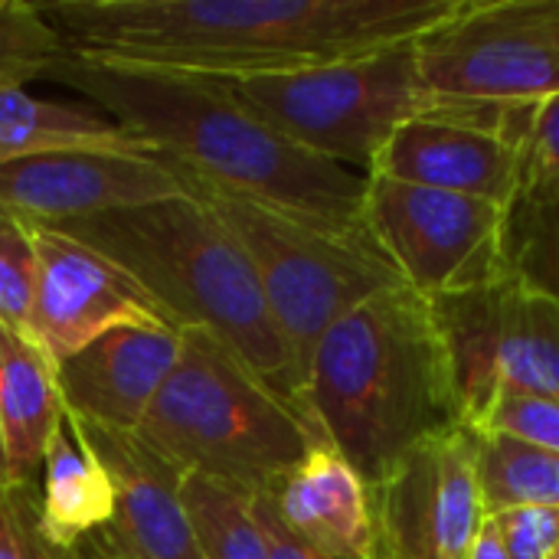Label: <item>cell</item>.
Masks as SVG:
<instances>
[{"label": "cell", "mask_w": 559, "mask_h": 559, "mask_svg": "<svg viewBox=\"0 0 559 559\" xmlns=\"http://www.w3.org/2000/svg\"><path fill=\"white\" fill-rule=\"evenodd\" d=\"M462 0H62L43 13L66 56L206 79L328 66L442 23Z\"/></svg>", "instance_id": "obj_1"}, {"label": "cell", "mask_w": 559, "mask_h": 559, "mask_svg": "<svg viewBox=\"0 0 559 559\" xmlns=\"http://www.w3.org/2000/svg\"><path fill=\"white\" fill-rule=\"evenodd\" d=\"M39 79L82 95L187 183L246 197L334 233H364L367 177L272 128L233 82L79 56Z\"/></svg>", "instance_id": "obj_2"}, {"label": "cell", "mask_w": 559, "mask_h": 559, "mask_svg": "<svg viewBox=\"0 0 559 559\" xmlns=\"http://www.w3.org/2000/svg\"><path fill=\"white\" fill-rule=\"evenodd\" d=\"M301 396L311 429L357 468L367 488L419 445L468 426L432 301L406 282L328 328Z\"/></svg>", "instance_id": "obj_3"}, {"label": "cell", "mask_w": 559, "mask_h": 559, "mask_svg": "<svg viewBox=\"0 0 559 559\" xmlns=\"http://www.w3.org/2000/svg\"><path fill=\"white\" fill-rule=\"evenodd\" d=\"M52 229L121 265L164 308L174 331L193 328L219 337L305 416L288 350L272 324L249 255L203 200L190 193Z\"/></svg>", "instance_id": "obj_4"}, {"label": "cell", "mask_w": 559, "mask_h": 559, "mask_svg": "<svg viewBox=\"0 0 559 559\" xmlns=\"http://www.w3.org/2000/svg\"><path fill=\"white\" fill-rule=\"evenodd\" d=\"M138 436L183 475L249 495L269 491L321 439L233 347L193 328L180 331L177 367Z\"/></svg>", "instance_id": "obj_5"}, {"label": "cell", "mask_w": 559, "mask_h": 559, "mask_svg": "<svg viewBox=\"0 0 559 559\" xmlns=\"http://www.w3.org/2000/svg\"><path fill=\"white\" fill-rule=\"evenodd\" d=\"M187 187L226 223L249 255L298 390L305 393L311 354L328 328L367 298L403 285L400 272L386 262L367 229L334 233L246 197L219 193L203 183Z\"/></svg>", "instance_id": "obj_6"}, {"label": "cell", "mask_w": 559, "mask_h": 559, "mask_svg": "<svg viewBox=\"0 0 559 559\" xmlns=\"http://www.w3.org/2000/svg\"><path fill=\"white\" fill-rule=\"evenodd\" d=\"M233 88L285 138L364 177L390 134L429 111L413 43L298 72L239 79Z\"/></svg>", "instance_id": "obj_7"}, {"label": "cell", "mask_w": 559, "mask_h": 559, "mask_svg": "<svg viewBox=\"0 0 559 559\" xmlns=\"http://www.w3.org/2000/svg\"><path fill=\"white\" fill-rule=\"evenodd\" d=\"M413 52L429 111H531L559 95V0H462Z\"/></svg>", "instance_id": "obj_8"}, {"label": "cell", "mask_w": 559, "mask_h": 559, "mask_svg": "<svg viewBox=\"0 0 559 559\" xmlns=\"http://www.w3.org/2000/svg\"><path fill=\"white\" fill-rule=\"evenodd\" d=\"M508 206L367 177L364 229L423 298H452L498 282L504 269Z\"/></svg>", "instance_id": "obj_9"}, {"label": "cell", "mask_w": 559, "mask_h": 559, "mask_svg": "<svg viewBox=\"0 0 559 559\" xmlns=\"http://www.w3.org/2000/svg\"><path fill=\"white\" fill-rule=\"evenodd\" d=\"M465 419L475 429L501 393L559 400V305L504 272L498 282L436 298Z\"/></svg>", "instance_id": "obj_10"}, {"label": "cell", "mask_w": 559, "mask_h": 559, "mask_svg": "<svg viewBox=\"0 0 559 559\" xmlns=\"http://www.w3.org/2000/svg\"><path fill=\"white\" fill-rule=\"evenodd\" d=\"M485 521L472 426L419 445L370 488L373 559H472Z\"/></svg>", "instance_id": "obj_11"}, {"label": "cell", "mask_w": 559, "mask_h": 559, "mask_svg": "<svg viewBox=\"0 0 559 559\" xmlns=\"http://www.w3.org/2000/svg\"><path fill=\"white\" fill-rule=\"evenodd\" d=\"M531 115L534 108H436L416 115L390 134L370 174L511 206L524 180V134Z\"/></svg>", "instance_id": "obj_12"}, {"label": "cell", "mask_w": 559, "mask_h": 559, "mask_svg": "<svg viewBox=\"0 0 559 559\" xmlns=\"http://www.w3.org/2000/svg\"><path fill=\"white\" fill-rule=\"evenodd\" d=\"M36 252L29 341L56 367L115 328H174L164 308L108 255L29 223Z\"/></svg>", "instance_id": "obj_13"}, {"label": "cell", "mask_w": 559, "mask_h": 559, "mask_svg": "<svg viewBox=\"0 0 559 559\" xmlns=\"http://www.w3.org/2000/svg\"><path fill=\"white\" fill-rule=\"evenodd\" d=\"M174 197H190V187L151 151L72 147L0 167V210L39 226L92 219Z\"/></svg>", "instance_id": "obj_14"}, {"label": "cell", "mask_w": 559, "mask_h": 559, "mask_svg": "<svg viewBox=\"0 0 559 559\" xmlns=\"http://www.w3.org/2000/svg\"><path fill=\"white\" fill-rule=\"evenodd\" d=\"M75 426L98 455L115 495L111 524L98 540L128 559H200L183 508L187 475L138 432H111L82 419Z\"/></svg>", "instance_id": "obj_15"}, {"label": "cell", "mask_w": 559, "mask_h": 559, "mask_svg": "<svg viewBox=\"0 0 559 559\" xmlns=\"http://www.w3.org/2000/svg\"><path fill=\"white\" fill-rule=\"evenodd\" d=\"M177 357L174 328H115L52 370L66 413L98 429L138 432Z\"/></svg>", "instance_id": "obj_16"}, {"label": "cell", "mask_w": 559, "mask_h": 559, "mask_svg": "<svg viewBox=\"0 0 559 559\" xmlns=\"http://www.w3.org/2000/svg\"><path fill=\"white\" fill-rule=\"evenodd\" d=\"M282 524L337 559H373L370 488L328 442L314 439L305 459L262 491Z\"/></svg>", "instance_id": "obj_17"}, {"label": "cell", "mask_w": 559, "mask_h": 559, "mask_svg": "<svg viewBox=\"0 0 559 559\" xmlns=\"http://www.w3.org/2000/svg\"><path fill=\"white\" fill-rule=\"evenodd\" d=\"M36 514L43 537L66 557L98 537L115 514L111 481L69 413L52 429L39 462Z\"/></svg>", "instance_id": "obj_18"}, {"label": "cell", "mask_w": 559, "mask_h": 559, "mask_svg": "<svg viewBox=\"0 0 559 559\" xmlns=\"http://www.w3.org/2000/svg\"><path fill=\"white\" fill-rule=\"evenodd\" d=\"M62 416L66 406L46 354L0 324V442L13 485H36L49 436Z\"/></svg>", "instance_id": "obj_19"}, {"label": "cell", "mask_w": 559, "mask_h": 559, "mask_svg": "<svg viewBox=\"0 0 559 559\" xmlns=\"http://www.w3.org/2000/svg\"><path fill=\"white\" fill-rule=\"evenodd\" d=\"M72 147H118L147 151L108 115L33 95L26 82L0 79V167Z\"/></svg>", "instance_id": "obj_20"}, {"label": "cell", "mask_w": 559, "mask_h": 559, "mask_svg": "<svg viewBox=\"0 0 559 559\" xmlns=\"http://www.w3.org/2000/svg\"><path fill=\"white\" fill-rule=\"evenodd\" d=\"M478 478L488 518L511 508H559L557 452L478 432Z\"/></svg>", "instance_id": "obj_21"}, {"label": "cell", "mask_w": 559, "mask_h": 559, "mask_svg": "<svg viewBox=\"0 0 559 559\" xmlns=\"http://www.w3.org/2000/svg\"><path fill=\"white\" fill-rule=\"evenodd\" d=\"M183 508L200 559H269L255 518V495L213 478L187 475Z\"/></svg>", "instance_id": "obj_22"}, {"label": "cell", "mask_w": 559, "mask_h": 559, "mask_svg": "<svg viewBox=\"0 0 559 559\" xmlns=\"http://www.w3.org/2000/svg\"><path fill=\"white\" fill-rule=\"evenodd\" d=\"M504 269L559 305V193L521 183L504 216Z\"/></svg>", "instance_id": "obj_23"}, {"label": "cell", "mask_w": 559, "mask_h": 559, "mask_svg": "<svg viewBox=\"0 0 559 559\" xmlns=\"http://www.w3.org/2000/svg\"><path fill=\"white\" fill-rule=\"evenodd\" d=\"M62 56V36L43 13V3L0 0V79H39Z\"/></svg>", "instance_id": "obj_24"}, {"label": "cell", "mask_w": 559, "mask_h": 559, "mask_svg": "<svg viewBox=\"0 0 559 559\" xmlns=\"http://www.w3.org/2000/svg\"><path fill=\"white\" fill-rule=\"evenodd\" d=\"M36 252L29 223L0 210V324L29 341Z\"/></svg>", "instance_id": "obj_25"}, {"label": "cell", "mask_w": 559, "mask_h": 559, "mask_svg": "<svg viewBox=\"0 0 559 559\" xmlns=\"http://www.w3.org/2000/svg\"><path fill=\"white\" fill-rule=\"evenodd\" d=\"M478 432L511 436L518 442L547 449L559 455V400L501 393L475 426Z\"/></svg>", "instance_id": "obj_26"}, {"label": "cell", "mask_w": 559, "mask_h": 559, "mask_svg": "<svg viewBox=\"0 0 559 559\" xmlns=\"http://www.w3.org/2000/svg\"><path fill=\"white\" fill-rule=\"evenodd\" d=\"M0 559H69L39 531L36 485L0 481Z\"/></svg>", "instance_id": "obj_27"}, {"label": "cell", "mask_w": 559, "mask_h": 559, "mask_svg": "<svg viewBox=\"0 0 559 559\" xmlns=\"http://www.w3.org/2000/svg\"><path fill=\"white\" fill-rule=\"evenodd\" d=\"M495 524L511 559H550L559 540V508H511Z\"/></svg>", "instance_id": "obj_28"}, {"label": "cell", "mask_w": 559, "mask_h": 559, "mask_svg": "<svg viewBox=\"0 0 559 559\" xmlns=\"http://www.w3.org/2000/svg\"><path fill=\"white\" fill-rule=\"evenodd\" d=\"M559 193V95L537 105L524 134V180Z\"/></svg>", "instance_id": "obj_29"}, {"label": "cell", "mask_w": 559, "mask_h": 559, "mask_svg": "<svg viewBox=\"0 0 559 559\" xmlns=\"http://www.w3.org/2000/svg\"><path fill=\"white\" fill-rule=\"evenodd\" d=\"M255 518H259V527H262V537H265L269 559H337L324 554V550H318L314 544L301 540L295 531H288L265 495H255Z\"/></svg>", "instance_id": "obj_30"}, {"label": "cell", "mask_w": 559, "mask_h": 559, "mask_svg": "<svg viewBox=\"0 0 559 559\" xmlns=\"http://www.w3.org/2000/svg\"><path fill=\"white\" fill-rule=\"evenodd\" d=\"M472 559H511L508 557V550H504L501 534H498L495 518H488V521L481 524L478 540H475V547H472Z\"/></svg>", "instance_id": "obj_31"}, {"label": "cell", "mask_w": 559, "mask_h": 559, "mask_svg": "<svg viewBox=\"0 0 559 559\" xmlns=\"http://www.w3.org/2000/svg\"><path fill=\"white\" fill-rule=\"evenodd\" d=\"M69 559H128V557L115 554V550H111V547H105L98 537H92V540H85L82 547H75V550L69 554Z\"/></svg>", "instance_id": "obj_32"}, {"label": "cell", "mask_w": 559, "mask_h": 559, "mask_svg": "<svg viewBox=\"0 0 559 559\" xmlns=\"http://www.w3.org/2000/svg\"><path fill=\"white\" fill-rule=\"evenodd\" d=\"M0 481H10L7 478V459H3V442H0Z\"/></svg>", "instance_id": "obj_33"}, {"label": "cell", "mask_w": 559, "mask_h": 559, "mask_svg": "<svg viewBox=\"0 0 559 559\" xmlns=\"http://www.w3.org/2000/svg\"><path fill=\"white\" fill-rule=\"evenodd\" d=\"M550 559H559V540H557V547H554V554H550Z\"/></svg>", "instance_id": "obj_34"}]
</instances>
